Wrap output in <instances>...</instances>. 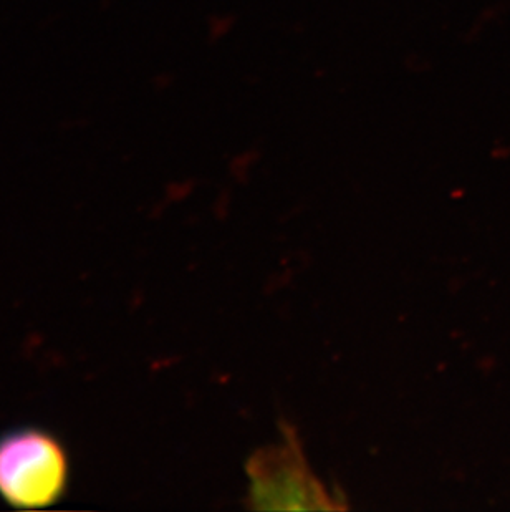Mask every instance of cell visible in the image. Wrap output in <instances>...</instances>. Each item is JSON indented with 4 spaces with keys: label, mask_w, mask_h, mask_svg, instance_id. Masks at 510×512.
<instances>
[{
    "label": "cell",
    "mask_w": 510,
    "mask_h": 512,
    "mask_svg": "<svg viewBox=\"0 0 510 512\" xmlns=\"http://www.w3.org/2000/svg\"><path fill=\"white\" fill-rule=\"evenodd\" d=\"M70 459L50 431L20 426L0 435V498L17 509H44L65 496Z\"/></svg>",
    "instance_id": "6da1fadb"
},
{
    "label": "cell",
    "mask_w": 510,
    "mask_h": 512,
    "mask_svg": "<svg viewBox=\"0 0 510 512\" xmlns=\"http://www.w3.org/2000/svg\"><path fill=\"white\" fill-rule=\"evenodd\" d=\"M249 508L259 511H328L343 506L313 476L295 441L270 446L252 456L247 466Z\"/></svg>",
    "instance_id": "7a4b0ae2"
},
{
    "label": "cell",
    "mask_w": 510,
    "mask_h": 512,
    "mask_svg": "<svg viewBox=\"0 0 510 512\" xmlns=\"http://www.w3.org/2000/svg\"><path fill=\"white\" fill-rule=\"evenodd\" d=\"M237 19L231 12L219 10L207 19V39L211 44H222L224 40L229 39L234 30H236Z\"/></svg>",
    "instance_id": "3957f363"
}]
</instances>
